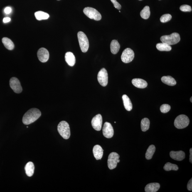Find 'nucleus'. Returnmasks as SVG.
<instances>
[{"instance_id": "b1692460", "label": "nucleus", "mask_w": 192, "mask_h": 192, "mask_svg": "<svg viewBox=\"0 0 192 192\" xmlns=\"http://www.w3.org/2000/svg\"><path fill=\"white\" fill-rule=\"evenodd\" d=\"M156 48L161 51H169L171 50V45L163 43H157L156 45Z\"/></svg>"}, {"instance_id": "4468645a", "label": "nucleus", "mask_w": 192, "mask_h": 192, "mask_svg": "<svg viewBox=\"0 0 192 192\" xmlns=\"http://www.w3.org/2000/svg\"><path fill=\"white\" fill-rule=\"evenodd\" d=\"M170 155L173 159L177 161H182L185 157V153L181 151H171L170 152Z\"/></svg>"}, {"instance_id": "f8f14e48", "label": "nucleus", "mask_w": 192, "mask_h": 192, "mask_svg": "<svg viewBox=\"0 0 192 192\" xmlns=\"http://www.w3.org/2000/svg\"><path fill=\"white\" fill-rule=\"evenodd\" d=\"M92 127L95 130L100 131L102 129V115L100 114L96 115L92 118L91 122Z\"/></svg>"}, {"instance_id": "aec40b11", "label": "nucleus", "mask_w": 192, "mask_h": 192, "mask_svg": "<svg viewBox=\"0 0 192 192\" xmlns=\"http://www.w3.org/2000/svg\"><path fill=\"white\" fill-rule=\"evenodd\" d=\"M122 99L124 107L126 110L130 111L132 110V104L131 102L130 99L126 95L122 96Z\"/></svg>"}, {"instance_id": "7ed1b4c3", "label": "nucleus", "mask_w": 192, "mask_h": 192, "mask_svg": "<svg viewBox=\"0 0 192 192\" xmlns=\"http://www.w3.org/2000/svg\"><path fill=\"white\" fill-rule=\"evenodd\" d=\"M181 38L178 33H174L169 35H164L161 36V40L163 43L171 45L176 44L180 41Z\"/></svg>"}, {"instance_id": "4be33fe9", "label": "nucleus", "mask_w": 192, "mask_h": 192, "mask_svg": "<svg viewBox=\"0 0 192 192\" xmlns=\"http://www.w3.org/2000/svg\"><path fill=\"white\" fill-rule=\"evenodd\" d=\"M120 45L117 41V40H114L111 42L110 44V50L112 53L113 54H116L119 51L120 49Z\"/></svg>"}, {"instance_id": "e433bc0d", "label": "nucleus", "mask_w": 192, "mask_h": 192, "mask_svg": "<svg viewBox=\"0 0 192 192\" xmlns=\"http://www.w3.org/2000/svg\"><path fill=\"white\" fill-rule=\"evenodd\" d=\"M190 161L191 163H192V148L190 149Z\"/></svg>"}, {"instance_id": "c85d7f7f", "label": "nucleus", "mask_w": 192, "mask_h": 192, "mask_svg": "<svg viewBox=\"0 0 192 192\" xmlns=\"http://www.w3.org/2000/svg\"><path fill=\"white\" fill-rule=\"evenodd\" d=\"M164 169L166 171H169L171 170L176 171H178V168L177 165L168 162L164 165Z\"/></svg>"}, {"instance_id": "6ab92c4d", "label": "nucleus", "mask_w": 192, "mask_h": 192, "mask_svg": "<svg viewBox=\"0 0 192 192\" xmlns=\"http://www.w3.org/2000/svg\"><path fill=\"white\" fill-rule=\"evenodd\" d=\"M35 166L34 164L31 161H29L27 163L25 166V170L26 174L29 177L33 176L34 173Z\"/></svg>"}, {"instance_id": "423d86ee", "label": "nucleus", "mask_w": 192, "mask_h": 192, "mask_svg": "<svg viewBox=\"0 0 192 192\" xmlns=\"http://www.w3.org/2000/svg\"><path fill=\"white\" fill-rule=\"evenodd\" d=\"M83 12L86 16L90 19L99 21L102 18V16L100 13L94 8L86 7L83 10Z\"/></svg>"}, {"instance_id": "473e14b6", "label": "nucleus", "mask_w": 192, "mask_h": 192, "mask_svg": "<svg viewBox=\"0 0 192 192\" xmlns=\"http://www.w3.org/2000/svg\"><path fill=\"white\" fill-rule=\"evenodd\" d=\"M111 1L113 4L114 7L118 10H120L121 9V5L117 2V0H111Z\"/></svg>"}, {"instance_id": "a211bd4d", "label": "nucleus", "mask_w": 192, "mask_h": 192, "mask_svg": "<svg viewBox=\"0 0 192 192\" xmlns=\"http://www.w3.org/2000/svg\"><path fill=\"white\" fill-rule=\"evenodd\" d=\"M160 188L159 183H151L146 185L145 188L146 192H157Z\"/></svg>"}, {"instance_id": "a19ab883", "label": "nucleus", "mask_w": 192, "mask_h": 192, "mask_svg": "<svg viewBox=\"0 0 192 192\" xmlns=\"http://www.w3.org/2000/svg\"><path fill=\"white\" fill-rule=\"evenodd\" d=\"M57 1H60V0H57Z\"/></svg>"}, {"instance_id": "c9c22d12", "label": "nucleus", "mask_w": 192, "mask_h": 192, "mask_svg": "<svg viewBox=\"0 0 192 192\" xmlns=\"http://www.w3.org/2000/svg\"><path fill=\"white\" fill-rule=\"evenodd\" d=\"M11 21V18L8 17L5 18H3V21L4 23L9 22V21Z\"/></svg>"}, {"instance_id": "58836bf2", "label": "nucleus", "mask_w": 192, "mask_h": 192, "mask_svg": "<svg viewBox=\"0 0 192 192\" xmlns=\"http://www.w3.org/2000/svg\"><path fill=\"white\" fill-rule=\"evenodd\" d=\"M192 97H191V98H190V101H191V102H192Z\"/></svg>"}, {"instance_id": "412c9836", "label": "nucleus", "mask_w": 192, "mask_h": 192, "mask_svg": "<svg viewBox=\"0 0 192 192\" xmlns=\"http://www.w3.org/2000/svg\"><path fill=\"white\" fill-rule=\"evenodd\" d=\"M161 80L163 83L172 86L176 85V80L171 76H163L161 78Z\"/></svg>"}, {"instance_id": "39448f33", "label": "nucleus", "mask_w": 192, "mask_h": 192, "mask_svg": "<svg viewBox=\"0 0 192 192\" xmlns=\"http://www.w3.org/2000/svg\"><path fill=\"white\" fill-rule=\"evenodd\" d=\"M189 119L184 114H181L177 117L174 121L175 127L178 129H183L187 127L189 124Z\"/></svg>"}, {"instance_id": "7c9ffc66", "label": "nucleus", "mask_w": 192, "mask_h": 192, "mask_svg": "<svg viewBox=\"0 0 192 192\" xmlns=\"http://www.w3.org/2000/svg\"><path fill=\"white\" fill-rule=\"evenodd\" d=\"M171 107L168 104H164L160 107V110L163 113H166L171 110Z\"/></svg>"}, {"instance_id": "20e7f679", "label": "nucleus", "mask_w": 192, "mask_h": 192, "mask_svg": "<svg viewBox=\"0 0 192 192\" xmlns=\"http://www.w3.org/2000/svg\"><path fill=\"white\" fill-rule=\"evenodd\" d=\"M77 35L81 50L83 53H86L89 48V40L86 35L83 32L79 31Z\"/></svg>"}, {"instance_id": "f257e3e1", "label": "nucleus", "mask_w": 192, "mask_h": 192, "mask_svg": "<svg viewBox=\"0 0 192 192\" xmlns=\"http://www.w3.org/2000/svg\"><path fill=\"white\" fill-rule=\"evenodd\" d=\"M41 113L38 109L32 108L25 113L23 118V122L25 125H28L35 122L41 117Z\"/></svg>"}, {"instance_id": "a878e982", "label": "nucleus", "mask_w": 192, "mask_h": 192, "mask_svg": "<svg viewBox=\"0 0 192 192\" xmlns=\"http://www.w3.org/2000/svg\"><path fill=\"white\" fill-rule=\"evenodd\" d=\"M156 147L153 145H151L148 148L146 153V158L148 160L151 159L152 158L153 154L155 152Z\"/></svg>"}, {"instance_id": "2f4dec72", "label": "nucleus", "mask_w": 192, "mask_h": 192, "mask_svg": "<svg viewBox=\"0 0 192 192\" xmlns=\"http://www.w3.org/2000/svg\"><path fill=\"white\" fill-rule=\"evenodd\" d=\"M180 10L183 12H190L192 11L191 6L188 5H183L181 6Z\"/></svg>"}, {"instance_id": "f3484780", "label": "nucleus", "mask_w": 192, "mask_h": 192, "mask_svg": "<svg viewBox=\"0 0 192 192\" xmlns=\"http://www.w3.org/2000/svg\"><path fill=\"white\" fill-rule=\"evenodd\" d=\"M65 61L70 66L72 67L75 63V55L71 52H67L65 55Z\"/></svg>"}, {"instance_id": "5701e85b", "label": "nucleus", "mask_w": 192, "mask_h": 192, "mask_svg": "<svg viewBox=\"0 0 192 192\" xmlns=\"http://www.w3.org/2000/svg\"><path fill=\"white\" fill-rule=\"evenodd\" d=\"M2 43L4 46L8 50H13L14 48V45L11 39L7 38H4L2 39Z\"/></svg>"}, {"instance_id": "dca6fc26", "label": "nucleus", "mask_w": 192, "mask_h": 192, "mask_svg": "<svg viewBox=\"0 0 192 192\" xmlns=\"http://www.w3.org/2000/svg\"><path fill=\"white\" fill-rule=\"evenodd\" d=\"M104 150L100 145H96L94 146L93 153L94 157L97 160L102 159L103 155Z\"/></svg>"}, {"instance_id": "9b49d317", "label": "nucleus", "mask_w": 192, "mask_h": 192, "mask_svg": "<svg viewBox=\"0 0 192 192\" xmlns=\"http://www.w3.org/2000/svg\"><path fill=\"white\" fill-rule=\"evenodd\" d=\"M102 132L104 137L110 139L114 136V130L113 128L110 123L106 122L104 124Z\"/></svg>"}, {"instance_id": "bb28decb", "label": "nucleus", "mask_w": 192, "mask_h": 192, "mask_svg": "<svg viewBox=\"0 0 192 192\" xmlns=\"http://www.w3.org/2000/svg\"><path fill=\"white\" fill-rule=\"evenodd\" d=\"M150 13L149 6H146L141 11L140 15L141 17L144 19H147L149 17Z\"/></svg>"}, {"instance_id": "1a4fd4ad", "label": "nucleus", "mask_w": 192, "mask_h": 192, "mask_svg": "<svg viewBox=\"0 0 192 192\" xmlns=\"http://www.w3.org/2000/svg\"><path fill=\"white\" fill-rule=\"evenodd\" d=\"M108 73L105 68L101 69L97 75V80L100 85L102 87H105L108 84Z\"/></svg>"}, {"instance_id": "0eeeda50", "label": "nucleus", "mask_w": 192, "mask_h": 192, "mask_svg": "<svg viewBox=\"0 0 192 192\" xmlns=\"http://www.w3.org/2000/svg\"><path fill=\"white\" fill-rule=\"evenodd\" d=\"M134 57V51L131 48H128L125 49L123 52L121 56V60L124 63H129L132 61Z\"/></svg>"}, {"instance_id": "f704fd0d", "label": "nucleus", "mask_w": 192, "mask_h": 192, "mask_svg": "<svg viewBox=\"0 0 192 192\" xmlns=\"http://www.w3.org/2000/svg\"><path fill=\"white\" fill-rule=\"evenodd\" d=\"M11 7H7L5 8L4 9V12L6 14H9L11 13Z\"/></svg>"}, {"instance_id": "72a5a7b5", "label": "nucleus", "mask_w": 192, "mask_h": 192, "mask_svg": "<svg viewBox=\"0 0 192 192\" xmlns=\"http://www.w3.org/2000/svg\"><path fill=\"white\" fill-rule=\"evenodd\" d=\"M187 189L189 191H191L192 190V179L190 180L187 185Z\"/></svg>"}, {"instance_id": "9d476101", "label": "nucleus", "mask_w": 192, "mask_h": 192, "mask_svg": "<svg viewBox=\"0 0 192 192\" xmlns=\"http://www.w3.org/2000/svg\"><path fill=\"white\" fill-rule=\"evenodd\" d=\"M10 87L15 92L19 94L22 92L23 89L19 80L16 77H12L9 81Z\"/></svg>"}, {"instance_id": "c756f323", "label": "nucleus", "mask_w": 192, "mask_h": 192, "mask_svg": "<svg viewBox=\"0 0 192 192\" xmlns=\"http://www.w3.org/2000/svg\"><path fill=\"white\" fill-rule=\"evenodd\" d=\"M172 16L171 14H165L163 15L160 18V21L161 22L165 23L167 22L171 19Z\"/></svg>"}, {"instance_id": "393cba45", "label": "nucleus", "mask_w": 192, "mask_h": 192, "mask_svg": "<svg viewBox=\"0 0 192 192\" xmlns=\"http://www.w3.org/2000/svg\"><path fill=\"white\" fill-rule=\"evenodd\" d=\"M35 18L38 21L46 20L49 18V15L48 13L42 11H38L35 13Z\"/></svg>"}, {"instance_id": "ddd939ff", "label": "nucleus", "mask_w": 192, "mask_h": 192, "mask_svg": "<svg viewBox=\"0 0 192 192\" xmlns=\"http://www.w3.org/2000/svg\"><path fill=\"white\" fill-rule=\"evenodd\" d=\"M37 55L40 61L43 63L48 61L49 58V53L48 50L44 48H40L38 50Z\"/></svg>"}, {"instance_id": "cd10ccee", "label": "nucleus", "mask_w": 192, "mask_h": 192, "mask_svg": "<svg viewBox=\"0 0 192 192\" xmlns=\"http://www.w3.org/2000/svg\"><path fill=\"white\" fill-rule=\"evenodd\" d=\"M150 121L149 119L145 118L142 119L141 122V128L142 131L145 132L149 129Z\"/></svg>"}, {"instance_id": "ea45409f", "label": "nucleus", "mask_w": 192, "mask_h": 192, "mask_svg": "<svg viewBox=\"0 0 192 192\" xmlns=\"http://www.w3.org/2000/svg\"><path fill=\"white\" fill-rule=\"evenodd\" d=\"M139 1H142V0H139Z\"/></svg>"}, {"instance_id": "6e6552de", "label": "nucleus", "mask_w": 192, "mask_h": 192, "mask_svg": "<svg viewBox=\"0 0 192 192\" xmlns=\"http://www.w3.org/2000/svg\"><path fill=\"white\" fill-rule=\"evenodd\" d=\"M119 156L117 153H111L108 156L107 160V165L109 168L111 170L117 167V160L119 159Z\"/></svg>"}, {"instance_id": "4c0bfd02", "label": "nucleus", "mask_w": 192, "mask_h": 192, "mask_svg": "<svg viewBox=\"0 0 192 192\" xmlns=\"http://www.w3.org/2000/svg\"><path fill=\"white\" fill-rule=\"evenodd\" d=\"M119 161H120V160H119V159L117 160V163H119Z\"/></svg>"}, {"instance_id": "f03ea898", "label": "nucleus", "mask_w": 192, "mask_h": 192, "mask_svg": "<svg viewBox=\"0 0 192 192\" xmlns=\"http://www.w3.org/2000/svg\"><path fill=\"white\" fill-rule=\"evenodd\" d=\"M57 129L60 135L65 139H68L70 135V126L66 121H62L58 124Z\"/></svg>"}, {"instance_id": "2eb2a0df", "label": "nucleus", "mask_w": 192, "mask_h": 192, "mask_svg": "<svg viewBox=\"0 0 192 192\" xmlns=\"http://www.w3.org/2000/svg\"><path fill=\"white\" fill-rule=\"evenodd\" d=\"M132 83L134 86L139 88H144L147 86L148 84L146 81L140 78H134L132 81Z\"/></svg>"}]
</instances>
